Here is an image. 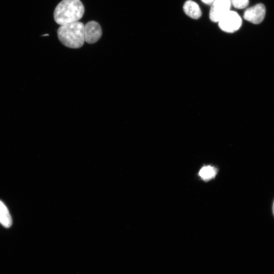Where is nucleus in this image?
Returning <instances> with one entry per match:
<instances>
[{"instance_id": "obj_4", "label": "nucleus", "mask_w": 274, "mask_h": 274, "mask_svg": "<svg viewBox=\"0 0 274 274\" xmlns=\"http://www.w3.org/2000/svg\"><path fill=\"white\" fill-rule=\"evenodd\" d=\"M231 6L230 0H215L210 11V20L214 22H219L230 10Z\"/></svg>"}, {"instance_id": "obj_5", "label": "nucleus", "mask_w": 274, "mask_h": 274, "mask_svg": "<svg viewBox=\"0 0 274 274\" xmlns=\"http://www.w3.org/2000/svg\"><path fill=\"white\" fill-rule=\"evenodd\" d=\"M265 13V6L262 4H258L247 8L244 12V18L253 24H259L263 20Z\"/></svg>"}, {"instance_id": "obj_9", "label": "nucleus", "mask_w": 274, "mask_h": 274, "mask_svg": "<svg viewBox=\"0 0 274 274\" xmlns=\"http://www.w3.org/2000/svg\"><path fill=\"white\" fill-rule=\"evenodd\" d=\"M217 174L215 167L211 165L203 166L199 170V176L204 181H209L213 179Z\"/></svg>"}, {"instance_id": "obj_11", "label": "nucleus", "mask_w": 274, "mask_h": 274, "mask_svg": "<svg viewBox=\"0 0 274 274\" xmlns=\"http://www.w3.org/2000/svg\"><path fill=\"white\" fill-rule=\"evenodd\" d=\"M215 0H201V1L206 4L211 5Z\"/></svg>"}, {"instance_id": "obj_1", "label": "nucleus", "mask_w": 274, "mask_h": 274, "mask_svg": "<svg viewBox=\"0 0 274 274\" xmlns=\"http://www.w3.org/2000/svg\"><path fill=\"white\" fill-rule=\"evenodd\" d=\"M84 7L80 0H62L56 7L54 19L61 25L78 21L83 17Z\"/></svg>"}, {"instance_id": "obj_7", "label": "nucleus", "mask_w": 274, "mask_h": 274, "mask_svg": "<svg viewBox=\"0 0 274 274\" xmlns=\"http://www.w3.org/2000/svg\"><path fill=\"white\" fill-rule=\"evenodd\" d=\"M183 10L187 16L194 19L199 18L202 14L199 6L192 0L185 2L183 6Z\"/></svg>"}, {"instance_id": "obj_6", "label": "nucleus", "mask_w": 274, "mask_h": 274, "mask_svg": "<svg viewBox=\"0 0 274 274\" xmlns=\"http://www.w3.org/2000/svg\"><path fill=\"white\" fill-rule=\"evenodd\" d=\"M101 35V27L96 21H90L84 25V36L86 43L94 44L99 40Z\"/></svg>"}, {"instance_id": "obj_12", "label": "nucleus", "mask_w": 274, "mask_h": 274, "mask_svg": "<svg viewBox=\"0 0 274 274\" xmlns=\"http://www.w3.org/2000/svg\"><path fill=\"white\" fill-rule=\"evenodd\" d=\"M272 211H273V214L274 215V201H273V206H272Z\"/></svg>"}, {"instance_id": "obj_2", "label": "nucleus", "mask_w": 274, "mask_h": 274, "mask_svg": "<svg viewBox=\"0 0 274 274\" xmlns=\"http://www.w3.org/2000/svg\"><path fill=\"white\" fill-rule=\"evenodd\" d=\"M84 24L79 21L60 25L57 33L59 41L65 47L77 49L85 42Z\"/></svg>"}, {"instance_id": "obj_3", "label": "nucleus", "mask_w": 274, "mask_h": 274, "mask_svg": "<svg viewBox=\"0 0 274 274\" xmlns=\"http://www.w3.org/2000/svg\"><path fill=\"white\" fill-rule=\"evenodd\" d=\"M242 24L240 16L235 11L230 10L218 22L220 28L226 32L232 33L239 29Z\"/></svg>"}, {"instance_id": "obj_8", "label": "nucleus", "mask_w": 274, "mask_h": 274, "mask_svg": "<svg viewBox=\"0 0 274 274\" xmlns=\"http://www.w3.org/2000/svg\"><path fill=\"white\" fill-rule=\"evenodd\" d=\"M0 223L6 228L10 227L12 224L10 214L6 205L0 200Z\"/></svg>"}, {"instance_id": "obj_10", "label": "nucleus", "mask_w": 274, "mask_h": 274, "mask_svg": "<svg viewBox=\"0 0 274 274\" xmlns=\"http://www.w3.org/2000/svg\"><path fill=\"white\" fill-rule=\"evenodd\" d=\"M231 5L235 8L242 9L246 8L249 4V0H230Z\"/></svg>"}]
</instances>
